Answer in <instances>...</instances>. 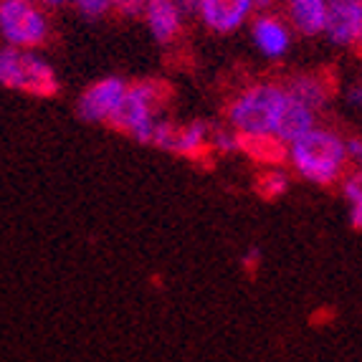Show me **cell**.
Wrapping results in <instances>:
<instances>
[{"mask_svg": "<svg viewBox=\"0 0 362 362\" xmlns=\"http://www.w3.org/2000/svg\"><path fill=\"white\" fill-rule=\"evenodd\" d=\"M289 165L302 180L312 185H334L347 173V142L332 129L312 127L286 145Z\"/></svg>", "mask_w": 362, "mask_h": 362, "instance_id": "6da1fadb", "label": "cell"}, {"mask_svg": "<svg viewBox=\"0 0 362 362\" xmlns=\"http://www.w3.org/2000/svg\"><path fill=\"white\" fill-rule=\"evenodd\" d=\"M284 86L279 84H254L243 89L233 102L228 104V127L241 139H274L281 112L286 107Z\"/></svg>", "mask_w": 362, "mask_h": 362, "instance_id": "7a4b0ae2", "label": "cell"}, {"mask_svg": "<svg viewBox=\"0 0 362 362\" xmlns=\"http://www.w3.org/2000/svg\"><path fill=\"white\" fill-rule=\"evenodd\" d=\"M163 97L165 89L160 81H134V84H127V91H124L119 107L115 109L109 124L117 132L129 134L139 145H147L152 124L157 119V109L163 104Z\"/></svg>", "mask_w": 362, "mask_h": 362, "instance_id": "3957f363", "label": "cell"}, {"mask_svg": "<svg viewBox=\"0 0 362 362\" xmlns=\"http://www.w3.org/2000/svg\"><path fill=\"white\" fill-rule=\"evenodd\" d=\"M0 84L38 99H49L59 91L54 69L41 56L16 46L0 49Z\"/></svg>", "mask_w": 362, "mask_h": 362, "instance_id": "277c9868", "label": "cell"}, {"mask_svg": "<svg viewBox=\"0 0 362 362\" xmlns=\"http://www.w3.org/2000/svg\"><path fill=\"white\" fill-rule=\"evenodd\" d=\"M0 36L16 49H33L49 38V21L30 0H0Z\"/></svg>", "mask_w": 362, "mask_h": 362, "instance_id": "5b68a950", "label": "cell"}, {"mask_svg": "<svg viewBox=\"0 0 362 362\" xmlns=\"http://www.w3.org/2000/svg\"><path fill=\"white\" fill-rule=\"evenodd\" d=\"M147 145L170 152V155L198 157L206 147H211V127L200 119L187 122V124H175L173 119L157 117Z\"/></svg>", "mask_w": 362, "mask_h": 362, "instance_id": "8992f818", "label": "cell"}, {"mask_svg": "<svg viewBox=\"0 0 362 362\" xmlns=\"http://www.w3.org/2000/svg\"><path fill=\"white\" fill-rule=\"evenodd\" d=\"M124 91H127V81L119 76H107L94 81L81 91V97L76 102L78 119L89 122V124H104V122L109 124L115 109L119 107L122 97H124Z\"/></svg>", "mask_w": 362, "mask_h": 362, "instance_id": "52a82bcc", "label": "cell"}, {"mask_svg": "<svg viewBox=\"0 0 362 362\" xmlns=\"http://www.w3.org/2000/svg\"><path fill=\"white\" fill-rule=\"evenodd\" d=\"M325 33L334 46L362 43V0H327Z\"/></svg>", "mask_w": 362, "mask_h": 362, "instance_id": "ba28073f", "label": "cell"}, {"mask_svg": "<svg viewBox=\"0 0 362 362\" xmlns=\"http://www.w3.org/2000/svg\"><path fill=\"white\" fill-rule=\"evenodd\" d=\"M251 0H200V18L216 33H233L251 13Z\"/></svg>", "mask_w": 362, "mask_h": 362, "instance_id": "9c48e42d", "label": "cell"}, {"mask_svg": "<svg viewBox=\"0 0 362 362\" xmlns=\"http://www.w3.org/2000/svg\"><path fill=\"white\" fill-rule=\"evenodd\" d=\"M180 6L175 0H145V21L157 43H173L182 28Z\"/></svg>", "mask_w": 362, "mask_h": 362, "instance_id": "30bf717a", "label": "cell"}, {"mask_svg": "<svg viewBox=\"0 0 362 362\" xmlns=\"http://www.w3.org/2000/svg\"><path fill=\"white\" fill-rule=\"evenodd\" d=\"M314 122H317V112L309 109L307 104L296 102L294 97H289L286 99L284 112H281V119H279V124H276L274 139H276L279 145H291L296 137H302L304 132L317 127Z\"/></svg>", "mask_w": 362, "mask_h": 362, "instance_id": "8fae6325", "label": "cell"}, {"mask_svg": "<svg viewBox=\"0 0 362 362\" xmlns=\"http://www.w3.org/2000/svg\"><path fill=\"white\" fill-rule=\"evenodd\" d=\"M251 36H254L256 49H259L266 59H281V56L289 51V43H291L289 30H286V25L281 23V21L274 18V16H261V18H256Z\"/></svg>", "mask_w": 362, "mask_h": 362, "instance_id": "7c38bea8", "label": "cell"}, {"mask_svg": "<svg viewBox=\"0 0 362 362\" xmlns=\"http://www.w3.org/2000/svg\"><path fill=\"white\" fill-rule=\"evenodd\" d=\"M289 21L302 36L325 33L327 0H289Z\"/></svg>", "mask_w": 362, "mask_h": 362, "instance_id": "4fadbf2b", "label": "cell"}, {"mask_svg": "<svg viewBox=\"0 0 362 362\" xmlns=\"http://www.w3.org/2000/svg\"><path fill=\"white\" fill-rule=\"evenodd\" d=\"M286 94L294 97L296 102L307 104L309 109L320 112L322 107L329 99V91H327V84L322 81L320 76H312V74H302V76H294L289 84L284 86Z\"/></svg>", "mask_w": 362, "mask_h": 362, "instance_id": "5bb4252c", "label": "cell"}, {"mask_svg": "<svg viewBox=\"0 0 362 362\" xmlns=\"http://www.w3.org/2000/svg\"><path fill=\"white\" fill-rule=\"evenodd\" d=\"M342 198L347 200V221L352 228L362 230V177L357 173L342 177Z\"/></svg>", "mask_w": 362, "mask_h": 362, "instance_id": "9a60e30c", "label": "cell"}, {"mask_svg": "<svg viewBox=\"0 0 362 362\" xmlns=\"http://www.w3.org/2000/svg\"><path fill=\"white\" fill-rule=\"evenodd\" d=\"M259 187L266 198H279V195L286 193V187H289V177H286V173H281V170H269L266 175H261Z\"/></svg>", "mask_w": 362, "mask_h": 362, "instance_id": "2e32d148", "label": "cell"}, {"mask_svg": "<svg viewBox=\"0 0 362 362\" xmlns=\"http://www.w3.org/2000/svg\"><path fill=\"white\" fill-rule=\"evenodd\" d=\"M211 147L216 152H221V155H230V152H235L238 147H241V137L233 132V129H216V132H211Z\"/></svg>", "mask_w": 362, "mask_h": 362, "instance_id": "e0dca14e", "label": "cell"}, {"mask_svg": "<svg viewBox=\"0 0 362 362\" xmlns=\"http://www.w3.org/2000/svg\"><path fill=\"white\" fill-rule=\"evenodd\" d=\"M71 3L86 18H102L104 13L112 11V0H71Z\"/></svg>", "mask_w": 362, "mask_h": 362, "instance_id": "ac0fdd59", "label": "cell"}, {"mask_svg": "<svg viewBox=\"0 0 362 362\" xmlns=\"http://www.w3.org/2000/svg\"><path fill=\"white\" fill-rule=\"evenodd\" d=\"M112 8H115L119 16H124V18H139V16H145V0H112Z\"/></svg>", "mask_w": 362, "mask_h": 362, "instance_id": "d6986e66", "label": "cell"}, {"mask_svg": "<svg viewBox=\"0 0 362 362\" xmlns=\"http://www.w3.org/2000/svg\"><path fill=\"white\" fill-rule=\"evenodd\" d=\"M347 142V160L355 168V173L362 177V139H344Z\"/></svg>", "mask_w": 362, "mask_h": 362, "instance_id": "ffe728a7", "label": "cell"}, {"mask_svg": "<svg viewBox=\"0 0 362 362\" xmlns=\"http://www.w3.org/2000/svg\"><path fill=\"white\" fill-rule=\"evenodd\" d=\"M347 102H350L352 107L362 109V81H357V84H352L350 89H347Z\"/></svg>", "mask_w": 362, "mask_h": 362, "instance_id": "44dd1931", "label": "cell"}, {"mask_svg": "<svg viewBox=\"0 0 362 362\" xmlns=\"http://www.w3.org/2000/svg\"><path fill=\"white\" fill-rule=\"evenodd\" d=\"M177 6H180V11H185V13H198V8H200V0H175Z\"/></svg>", "mask_w": 362, "mask_h": 362, "instance_id": "7402d4cb", "label": "cell"}, {"mask_svg": "<svg viewBox=\"0 0 362 362\" xmlns=\"http://www.w3.org/2000/svg\"><path fill=\"white\" fill-rule=\"evenodd\" d=\"M261 259V251L259 248H251V251H246V256H243V266H256Z\"/></svg>", "mask_w": 362, "mask_h": 362, "instance_id": "603a6c76", "label": "cell"}, {"mask_svg": "<svg viewBox=\"0 0 362 362\" xmlns=\"http://www.w3.org/2000/svg\"><path fill=\"white\" fill-rule=\"evenodd\" d=\"M274 0H251V6H256V8H266V6H272Z\"/></svg>", "mask_w": 362, "mask_h": 362, "instance_id": "cb8c5ba5", "label": "cell"}, {"mask_svg": "<svg viewBox=\"0 0 362 362\" xmlns=\"http://www.w3.org/2000/svg\"><path fill=\"white\" fill-rule=\"evenodd\" d=\"M46 6H61V3H66V0H43Z\"/></svg>", "mask_w": 362, "mask_h": 362, "instance_id": "d4e9b609", "label": "cell"}]
</instances>
